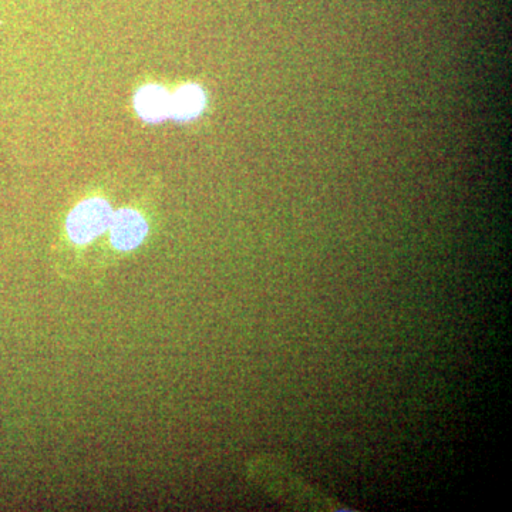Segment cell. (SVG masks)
<instances>
[{
    "instance_id": "4",
    "label": "cell",
    "mask_w": 512,
    "mask_h": 512,
    "mask_svg": "<svg viewBox=\"0 0 512 512\" xmlns=\"http://www.w3.org/2000/svg\"><path fill=\"white\" fill-rule=\"evenodd\" d=\"M134 103L141 119L148 123H160L170 117L171 94L156 84L143 87L137 93Z\"/></svg>"
},
{
    "instance_id": "1",
    "label": "cell",
    "mask_w": 512,
    "mask_h": 512,
    "mask_svg": "<svg viewBox=\"0 0 512 512\" xmlns=\"http://www.w3.org/2000/svg\"><path fill=\"white\" fill-rule=\"evenodd\" d=\"M255 471L266 493L293 510L348 511L338 500L305 481L289 464L268 457L256 464Z\"/></svg>"
},
{
    "instance_id": "2",
    "label": "cell",
    "mask_w": 512,
    "mask_h": 512,
    "mask_svg": "<svg viewBox=\"0 0 512 512\" xmlns=\"http://www.w3.org/2000/svg\"><path fill=\"white\" fill-rule=\"evenodd\" d=\"M113 210L106 200L90 198L80 202L67 218V232L76 244H87L110 227Z\"/></svg>"
},
{
    "instance_id": "5",
    "label": "cell",
    "mask_w": 512,
    "mask_h": 512,
    "mask_svg": "<svg viewBox=\"0 0 512 512\" xmlns=\"http://www.w3.org/2000/svg\"><path fill=\"white\" fill-rule=\"evenodd\" d=\"M205 106V94L200 87L188 84L171 96L170 117L187 121L195 119Z\"/></svg>"
},
{
    "instance_id": "3",
    "label": "cell",
    "mask_w": 512,
    "mask_h": 512,
    "mask_svg": "<svg viewBox=\"0 0 512 512\" xmlns=\"http://www.w3.org/2000/svg\"><path fill=\"white\" fill-rule=\"evenodd\" d=\"M109 229L111 244L119 251L137 248L148 234L146 220L137 211L128 208L113 212Z\"/></svg>"
}]
</instances>
